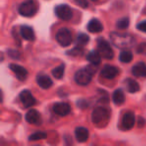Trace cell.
Listing matches in <instances>:
<instances>
[{
  "instance_id": "6da1fadb",
  "label": "cell",
  "mask_w": 146,
  "mask_h": 146,
  "mask_svg": "<svg viewBox=\"0 0 146 146\" xmlns=\"http://www.w3.org/2000/svg\"><path fill=\"white\" fill-rule=\"evenodd\" d=\"M110 39L112 44L115 47L120 49H129L132 48L135 45V39L132 35L129 34H122V33L112 32L110 33Z\"/></svg>"
},
{
  "instance_id": "7a4b0ae2",
  "label": "cell",
  "mask_w": 146,
  "mask_h": 146,
  "mask_svg": "<svg viewBox=\"0 0 146 146\" xmlns=\"http://www.w3.org/2000/svg\"><path fill=\"white\" fill-rule=\"evenodd\" d=\"M92 122L96 125H103L110 118V110L106 106H97L92 111Z\"/></svg>"
},
{
  "instance_id": "3957f363",
  "label": "cell",
  "mask_w": 146,
  "mask_h": 146,
  "mask_svg": "<svg viewBox=\"0 0 146 146\" xmlns=\"http://www.w3.org/2000/svg\"><path fill=\"white\" fill-rule=\"evenodd\" d=\"M94 73H95V68L93 66H89V67H86L76 72L74 79H75V82L78 85L86 86L91 82L92 76H93Z\"/></svg>"
},
{
  "instance_id": "277c9868",
  "label": "cell",
  "mask_w": 146,
  "mask_h": 146,
  "mask_svg": "<svg viewBox=\"0 0 146 146\" xmlns=\"http://www.w3.org/2000/svg\"><path fill=\"white\" fill-rule=\"evenodd\" d=\"M37 10H38V6L34 0H26L20 4L18 8V12L24 17H32L36 14Z\"/></svg>"
},
{
  "instance_id": "5b68a950",
  "label": "cell",
  "mask_w": 146,
  "mask_h": 146,
  "mask_svg": "<svg viewBox=\"0 0 146 146\" xmlns=\"http://www.w3.org/2000/svg\"><path fill=\"white\" fill-rule=\"evenodd\" d=\"M97 49L98 53L100 54V56L104 59L111 60L114 56V53L109 45V43L106 40H104L103 38H98L97 40Z\"/></svg>"
},
{
  "instance_id": "8992f818",
  "label": "cell",
  "mask_w": 146,
  "mask_h": 146,
  "mask_svg": "<svg viewBox=\"0 0 146 146\" xmlns=\"http://www.w3.org/2000/svg\"><path fill=\"white\" fill-rule=\"evenodd\" d=\"M54 12H55V15L59 19L63 20V21H69V20L72 19V16H73L72 9L68 5H66V4L57 5L54 9Z\"/></svg>"
},
{
  "instance_id": "52a82bcc",
  "label": "cell",
  "mask_w": 146,
  "mask_h": 146,
  "mask_svg": "<svg viewBox=\"0 0 146 146\" xmlns=\"http://www.w3.org/2000/svg\"><path fill=\"white\" fill-rule=\"evenodd\" d=\"M55 38H56L58 44L62 47H68L72 43V36H71L70 31L67 28H62V29L58 30Z\"/></svg>"
},
{
  "instance_id": "ba28073f",
  "label": "cell",
  "mask_w": 146,
  "mask_h": 146,
  "mask_svg": "<svg viewBox=\"0 0 146 146\" xmlns=\"http://www.w3.org/2000/svg\"><path fill=\"white\" fill-rule=\"evenodd\" d=\"M19 98H20V102L24 106V108H31L32 106H34L36 104V100L32 96L31 92L27 90H24L20 92Z\"/></svg>"
},
{
  "instance_id": "9c48e42d",
  "label": "cell",
  "mask_w": 146,
  "mask_h": 146,
  "mask_svg": "<svg viewBox=\"0 0 146 146\" xmlns=\"http://www.w3.org/2000/svg\"><path fill=\"white\" fill-rule=\"evenodd\" d=\"M135 124V115L132 111H127L123 114L122 120H121V127L124 130L131 129Z\"/></svg>"
},
{
  "instance_id": "30bf717a",
  "label": "cell",
  "mask_w": 146,
  "mask_h": 146,
  "mask_svg": "<svg viewBox=\"0 0 146 146\" xmlns=\"http://www.w3.org/2000/svg\"><path fill=\"white\" fill-rule=\"evenodd\" d=\"M119 74V70L116 67L111 65H105L101 70V76L107 80H112L117 77Z\"/></svg>"
},
{
  "instance_id": "8fae6325",
  "label": "cell",
  "mask_w": 146,
  "mask_h": 146,
  "mask_svg": "<svg viewBox=\"0 0 146 146\" xmlns=\"http://www.w3.org/2000/svg\"><path fill=\"white\" fill-rule=\"evenodd\" d=\"M9 68L19 81H24V80H26L28 73L25 68L21 67V66H19V65H16V64H10Z\"/></svg>"
},
{
  "instance_id": "7c38bea8",
  "label": "cell",
  "mask_w": 146,
  "mask_h": 146,
  "mask_svg": "<svg viewBox=\"0 0 146 146\" xmlns=\"http://www.w3.org/2000/svg\"><path fill=\"white\" fill-rule=\"evenodd\" d=\"M53 110H54L55 113L58 114V115L65 116L70 113L71 108L66 102H56V104L53 106Z\"/></svg>"
},
{
  "instance_id": "4fadbf2b",
  "label": "cell",
  "mask_w": 146,
  "mask_h": 146,
  "mask_svg": "<svg viewBox=\"0 0 146 146\" xmlns=\"http://www.w3.org/2000/svg\"><path fill=\"white\" fill-rule=\"evenodd\" d=\"M20 34L21 37L26 41H34L35 40V34L34 30L27 25H23L20 27Z\"/></svg>"
},
{
  "instance_id": "5bb4252c",
  "label": "cell",
  "mask_w": 146,
  "mask_h": 146,
  "mask_svg": "<svg viewBox=\"0 0 146 146\" xmlns=\"http://www.w3.org/2000/svg\"><path fill=\"white\" fill-rule=\"evenodd\" d=\"M36 82L39 87L44 88V90H47V88H51L53 85L52 80L46 75H38L36 78Z\"/></svg>"
},
{
  "instance_id": "9a60e30c",
  "label": "cell",
  "mask_w": 146,
  "mask_h": 146,
  "mask_svg": "<svg viewBox=\"0 0 146 146\" xmlns=\"http://www.w3.org/2000/svg\"><path fill=\"white\" fill-rule=\"evenodd\" d=\"M132 74L135 77H146V65L143 62H139V63L135 64L132 68Z\"/></svg>"
},
{
  "instance_id": "2e32d148",
  "label": "cell",
  "mask_w": 146,
  "mask_h": 146,
  "mask_svg": "<svg viewBox=\"0 0 146 146\" xmlns=\"http://www.w3.org/2000/svg\"><path fill=\"white\" fill-rule=\"evenodd\" d=\"M40 114L36 110H30L27 111L25 115V119L28 123H31V124H38L39 121H40Z\"/></svg>"
},
{
  "instance_id": "e0dca14e",
  "label": "cell",
  "mask_w": 146,
  "mask_h": 146,
  "mask_svg": "<svg viewBox=\"0 0 146 146\" xmlns=\"http://www.w3.org/2000/svg\"><path fill=\"white\" fill-rule=\"evenodd\" d=\"M89 136V131L85 127H77L75 129V137L79 142H85Z\"/></svg>"
},
{
  "instance_id": "ac0fdd59",
  "label": "cell",
  "mask_w": 146,
  "mask_h": 146,
  "mask_svg": "<svg viewBox=\"0 0 146 146\" xmlns=\"http://www.w3.org/2000/svg\"><path fill=\"white\" fill-rule=\"evenodd\" d=\"M124 85H125L126 90H128L129 92H131V94H134V92H139V90H140L139 84L133 79H126L124 81Z\"/></svg>"
},
{
  "instance_id": "d6986e66",
  "label": "cell",
  "mask_w": 146,
  "mask_h": 146,
  "mask_svg": "<svg viewBox=\"0 0 146 146\" xmlns=\"http://www.w3.org/2000/svg\"><path fill=\"white\" fill-rule=\"evenodd\" d=\"M112 100L117 106H120V104H124L125 94L121 88H117V90H114V92H113V94H112Z\"/></svg>"
},
{
  "instance_id": "ffe728a7",
  "label": "cell",
  "mask_w": 146,
  "mask_h": 146,
  "mask_svg": "<svg viewBox=\"0 0 146 146\" xmlns=\"http://www.w3.org/2000/svg\"><path fill=\"white\" fill-rule=\"evenodd\" d=\"M87 29L91 33H99L103 30V26H102V24L97 19H92L88 23Z\"/></svg>"
},
{
  "instance_id": "44dd1931",
  "label": "cell",
  "mask_w": 146,
  "mask_h": 146,
  "mask_svg": "<svg viewBox=\"0 0 146 146\" xmlns=\"http://www.w3.org/2000/svg\"><path fill=\"white\" fill-rule=\"evenodd\" d=\"M101 58L100 54L98 53V51H91V52L88 53V55L86 56V59H87L88 62L92 64L93 66H98L100 63H101Z\"/></svg>"
},
{
  "instance_id": "7402d4cb",
  "label": "cell",
  "mask_w": 146,
  "mask_h": 146,
  "mask_svg": "<svg viewBox=\"0 0 146 146\" xmlns=\"http://www.w3.org/2000/svg\"><path fill=\"white\" fill-rule=\"evenodd\" d=\"M132 59H133L132 53L128 50L122 51V52L120 53V55H119V60H120V62H122V63H125V64L130 63V62L132 61Z\"/></svg>"
},
{
  "instance_id": "603a6c76",
  "label": "cell",
  "mask_w": 146,
  "mask_h": 146,
  "mask_svg": "<svg viewBox=\"0 0 146 146\" xmlns=\"http://www.w3.org/2000/svg\"><path fill=\"white\" fill-rule=\"evenodd\" d=\"M88 42H89V37H88V35H86L85 33H80V34H78L77 39H76V44H77L78 47L85 46Z\"/></svg>"
},
{
  "instance_id": "cb8c5ba5",
  "label": "cell",
  "mask_w": 146,
  "mask_h": 146,
  "mask_svg": "<svg viewBox=\"0 0 146 146\" xmlns=\"http://www.w3.org/2000/svg\"><path fill=\"white\" fill-rule=\"evenodd\" d=\"M64 70H65L64 64H62V65L58 66V67H56L55 69H53V71H52L53 77L56 78V79H58V80L62 79L63 75H64Z\"/></svg>"
},
{
  "instance_id": "d4e9b609",
  "label": "cell",
  "mask_w": 146,
  "mask_h": 146,
  "mask_svg": "<svg viewBox=\"0 0 146 146\" xmlns=\"http://www.w3.org/2000/svg\"><path fill=\"white\" fill-rule=\"evenodd\" d=\"M129 18L128 17H123L121 19H119L116 23V27L117 29H120V30H124L127 29L129 27Z\"/></svg>"
},
{
  "instance_id": "484cf974",
  "label": "cell",
  "mask_w": 146,
  "mask_h": 146,
  "mask_svg": "<svg viewBox=\"0 0 146 146\" xmlns=\"http://www.w3.org/2000/svg\"><path fill=\"white\" fill-rule=\"evenodd\" d=\"M47 137V134L45 132H42V131H38V132H35L33 134H31L29 136V140L30 141H36V140H40V139H45Z\"/></svg>"
},
{
  "instance_id": "4316f807",
  "label": "cell",
  "mask_w": 146,
  "mask_h": 146,
  "mask_svg": "<svg viewBox=\"0 0 146 146\" xmlns=\"http://www.w3.org/2000/svg\"><path fill=\"white\" fill-rule=\"evenodd\" d=\"M82 53H83V49L77 46L76 48H74L73 50H71L70 52H68V54L72 55V56H79V55H82Z\"/></svg>"
},
{
  "instance_id": "83f0119b",
  "label": "cell",
  "mask_w": 146,
  "mask_h": 146,
  "mask_svg": "<svg viewBox=\"0 0 146 146\" xmlns=\"http://www.w3.org/2000/svg\"><path fill=\"white\" fill-rule=\"evenodd\" d=\"M77 5L81 6L83 8H87L88 7V1L87 0H73Z\"/></svg>"
},
{
  "instance_id": "f1b7e54d",
  "label": "cell",
  "mask_w": 146,
  "mask_h": 146,
  "mask_svg": "<svg viewBox=\"0 0 146 146\" xmlns=\"http://www.w3.org/2000/svg\"><path fill=\"white\" fill-rule=\"evenodd\" d=\"M137 29L141 32H145L146 33V21H142L139 24H137Z\"/></svg>"
},
{
  "instance_id": "f546056e",
  "label": "cell",
  "mask_w": 146,
  "mask_h": 146,
  "mask_svg": "<svg viewBox=\"0 0 146 146\" xmlns=\"http://www.w3.org/2000/svg\"><path fill=\"white\" fill-rule=\"evenodd\" d=\"M64 141H65V146H72L73 141L69 135H65L64 136Z\"/></svg>"
},
{
  "instance_id": "4dcf8cb0",
  "label": "cell",
  "mask_w": 146,
  "mask_h": 146,
  "mask_svg": "<svg viewBox=\"0 0 146 146\" xmlns=\"http://www.w3.org/2000/svg\"><path fill=\"white\" fill-rule=\"evenodd\" d=\"M8 55H9L11 58L13 59H18L19 58V53L17 51H12V50H9L8 51Z\"/></svg>"
},
{
  "instance_id": "1f68e13d",
  "label": "cell",
  "mask_w": 146,
  "mask_h": 146,
  "mask_svg": "<svg viewBox=\"0 0 146 146\" xmlns=\"http://www.w3.org/2000/svg\"><path fill=\"white\" fill-rule=\"evenodd\" d=\"M146 49V43H142V44H140L138 46V48H137V52L138 53H144Z\"/></svg>"
},
{
  "instance_id": "d6a6232c",
  "label": "cell",
  "mask_w": 146,
  "mask_h": 146,
  "mask_svg": "<svg viewBox=\"0 0 146 146\" xmlns=\"http://www.w3.org/2000/svg\"><path fill=\"white\" fill-rule=\"evenodd\" d=\"M77 104H78V106H79V108H85L86 106H88L87 102H86L85 100H79V102H77Z\"/></svg>"
},
{
  "instance_id": "836d02e7",
  "label": "cell",
  "mask_w": 146,
  "mask_h": 146,
  "mask_svg": "<svg viewBox=\"0 0 146 146\" xmlns=\"http://www.w3.org/2000/svg\"><path fill=\"white\" fill-rule=\"evenodd\" d=\"M145 124V120L142 118V117H138V126L139 127H142L143 125Z\"/></svg>"
},
{
  "instance_id": "e575fe53",
  "label": "cell",
  "mask_w": 146,
  "mask_h": 146,
  "mask_svg": "<svg viewBox=\"0 0 146 146\" xmlns=\"http://www.w3.org/2000/svg\"><path fill=\"white\" fill-rule=\"evenodd\" d=\"M91 1H98V0H91Z\"/></svg>"
}]
</instances>
